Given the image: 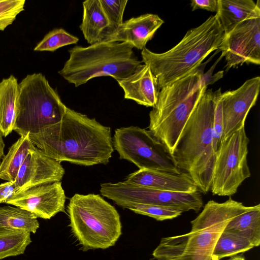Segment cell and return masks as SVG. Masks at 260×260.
<instances>
[{
	"label": "cell",
	"mask_w": 260,
	"mask_h": 260,
	"mask_svg": "<svg viewBox=\"0 0 260 260\" xmlns=\"http://www.w3.org/2000/svg\"><path fill=\"white\" fill-rule=\"evenodd\" d=\"M101 194L123 208L129 209L137 204H151L176 208L182 212L198 213L203 206L199 191L184 193L153 189L124 181L101 184Z\"/></svg>",
	"instance_id": "obj_11"
},
{
	"label": "cell",
	"mask_w": 260,
	"mask_h": 260,
	"mask_svg": "<svg viewBox=\"0 0 260 260\" xmlns=\"http://www.w3.org/2000/svg\"><path fill=\"white\" fill-rule=\"evenodd\" d=\"M15 181L0 184V203H6L15 192Z\"/></svg>",
	"instance_id": "obj_33"
},
{
	"label": "cell",
	"mask_w": 260,
	"mask_h": 260,
	"mask_svg": "<svg viewBox=\"0 0 260 260\" xmlns=\"http://www.w3.org/2000/svg\"><path fill=\"white\" fill-rule=\"evenodd\" d=\"M164 23V21L154 14L133 17L123 21L104 41L126 42L142 50Z\"/></svg>",
	"instance_id": "obj_17"
},
{
	"label": "cell",
	"mask_w": 260,
	"mask_h": 260,
	"mask_svg": "<svg viewBox=\"0 0 260 260\" xmlns=\"http://www.w3.org/2000/svg\"><path fill=\"white\" fill-rule=\"evenodd\" d=\"M83 16L80 28L90 45L102 42L110 34L109 20L100 0L83 2Z\"/></svg>",
	"instance_id": "obj_19"
},
{
	"label": "cell",
	"mask_w": 260,
	"mask_h": 260,
	"mask_svg": "<svg viewBox=\"0 0 260 260\" xmlns=\"http://www.w3.org/2000/svg\"><path fill=\"white\" fill-rule=\"evenodd\" d=\"M222 56H220L216 62L213 65L212 67L209 70V71L206 73L203 74L202 79L204 85L207 87L208 85L213 84L215 82L217 81L219 79L222 78L223 76V71H220L216 73L214 75L211 77L212 72L216 66L218 60L222 58Z\"/></svg>",
	"instance_id": "obj_34"
},
{
	"label": "cell",
	"mask_w": 260,
	"mask_h": 260,
	"mask_svg": "<svg viewBox=\"0 0 260 260\" xmlns=\"http://www.w3.org/2000/svg\"><path fill=\"white\" fill-rule=\"evenodd\" d=\"M224 34L216 14L211 15L199 26L188 30L178 44L165 52L155 53L144 48L142 62L149 66L159 90L198 68L218 49Z\"/></svg>",
	"instance_id": "obj_4"
},
{
	"label": "cell",
	"mask_w": 260,
	"mask_h": 260,
	"mask_svg": "<svg viewBox=\"0 0 260 260\" xmlns=\"http://www.w3.org/2000/svg\"><path fill=\"white\" fill-rule=\"evenodd\" d=\"M260 88V77L247 80L239 88L221 93L223 121V140L245 126L250 109L257 99Z\"/></svg>",
	"instance_id": "obj_14"
},
{
	"label": "cell",
	"mask_w": 260,
	"mask_h": 260,
	"mask_svg": "<svg viewBox=\"0 0 260 260\" xmlns=\"http://www.w3.org/2000/svg\"><path fill=\"white\" fill-rule=\"evenodd\" d=\"M28 136L44 155L60 162L106 165L114 150L110 127L69 108L60 122Z\"/></svg>",
	"instance_id": "obj_1"
},
{
	"label": "cell",
	"mask_w": 260,
	"mask_h": 260,
	"mask_svg": "<svg viewBox=\"0 0 260 260\" xmlns=\"http://www.w3.org/2000/svg\"><path fill=\"white\" fill-rule=\"evenodd\" d=\"M67 107L42 73L27 75L19 83L13 130L20 136L60 122Z\"/></svg>",
	"instance_id": "obj_8"
},
{
	"label": "cell",
	"mask_w": 260,
	"mask_h": 260,
	"mask_svg": "<svg viewBox=\"0 0 260 260\" xmlns=\"http://www.w3.org/2000/svg\"><path fill=\"white\" fill-rule=\"evenodd\" d=\"M67 212L69 226L84 251L112 247L122 234L120 215L99 194H75Z\"/></svg>",
	"instance_id": "obj_7"
},
{
	"label": "cell",
	"mask_w": 260,
	"mask_h": 260,
	"mask_svg": "<svg viewBox=\"0 0 260 260\" xmlns=\"http://www.w3.org/2000/svg\"><path fill=\"white\" fill-rule=\"evenodd\" d=\"M65 170L60 162L44 155L34 145L21 166L15 180V192L61 181Z\"/></svg>",
	"instance_id": "obj_15"
},
{
	"label": "cell",
	"mask_w": 260,
	"mask_h": 260,
	"mask_svg": "<svg viewBox=\"0 0 260 260\" xmlns=\"http://www.w3.org/2000/svg\"><path fill=\"white\" fill-rule=\"evenodd\" d=\"M28 135L21 136L4 156L0 164V179L8 181L15 180L29 150L34 145Z\"/></svg>",
	"instance_id": "obj_22"
},
{
	"label": "cell",
	"mask_w": 260,
	"mask_h": 260,
	"mask_svg": "<svg viewBox=\"0 0 260 260\" xmlns=\"http://www.w3.org/2000/svg\"><path fill=\"white\" fill-rule=\"evenodd\" d=\"M18 93V80L13 75L0 82V132L5 137L13 130Z\"/></svg>",
	"instance_id": "obj_21"
},
{
	"label": "cell",
	"mask_w": 260,
	"mask_h": 260,
	"mask_svg": "<svg viewBox=\"0 0 260 260\" xmlns=\"http://www.w3.org/2000/svg\"><path fill=\"white\" fill-rule=\"evenodd\" d=\"M253 206H245L231 197L223 203L210 200L191 221L189 233L161 238L152 255L156 260H212L215 246L228 223Z\"/></svg>",
	"instance_id": "obj_2"
},
{
	"label": "cell",
	"mask_w": 260,
	"mask_h": 260,
	"mask_svg": "<svg viewBox=\"0 0 260 260\" xmlns=\"http://www.w3.org/2000/svg\"><path fill=\"white\" fill-rule=\"evenodd\" d=\"M37 217L19 207H0V228L35 234L39 228Z\"/></svg>",
	"instance_id": "obj_24"
},
{
	"label": "cell",
	"mask_w": 260,
	"mask_h": 260,
	"mask_svg": "<svg viewBox=\"0 0 260 260\" xmlns=\"http://www.w3.org/2000/svg\"><path fill=\"white\" fill-rule=\"evenodd\" d=\"M25 0H0V30L12 24L24 10Z\"/></svg>",
	"instance_id": "obj_30"
},
{
	"label": "cell",
	"mask_w": 260,
	"mask_h": 260,
	"mask_svg": "<svg viewBox=\"0 0 260 260\" xmlns=\"http://www.w3.org/2000/svg\"><path fill=\"white\" fill-rule=\"evenodd\" d=\"M78 41V38L69 34L64 29L55 28L44 36L34 50L54 52L62 47L76 44Z\"/></svg>",
	"instance_id": "obj_27"
},
{
	"label": "cell",
	"mask_w": 260,
	"mask_h": 260,
	"mask_svg": "<svg viewBox=\"0 0 260 260\" xmlns=\"http://www.w3.org/2000/svg\"><path fill=\"white\" fill-rule=\"evenodd\" d=\"M221 93L220 88L213 92L214 114L212 133V148L215 155L219 149L223 137Z\"/></svg>",
	"instance_id": "obj_28"
},
{
	"label": "cell",
	"mask_w": 260,
	"mask_h": 260,
	"mask_svg": "<svg viewBox=\"0 0 260 260\" xmlns=\"http://www.w3.org/2000/svg\"><path fill=\"white\" fill-rule=\"evenodd\" d=\"M213 91L206 89L192 111L172 155L177 168L190 174L198 190H210L216 155L212 148Z\"/></svg>",
	"instance_id": "obj_3"
},
{
	"label": "cell",
	"mask_w": 260,
	"mask_h": 260,
	"mask_svg": "<svg viewBox=\"0 0 260 260\" xmlns=\"http://www.w3.org/2000/svg\"><path fill=\"white\" fill-rule=\"evenodd\" d=\"M100 1L109 20L111 34L123 23V16L128 1L100 0Z\"/></svg>",
	"instance_id": "obj_31"
},
{
	"label": "cell",
	"mask_w": 260,
	"mask_h": 260,
	"mask_svg": "<svg viewBox=\"0 0 260 260\" xmlns=\"http://www.w3.org/2000/svg\"><path fill=\"white\" fill-rule=\"evenodd\" d=\"M4 148L5 143L3 141L2 134L0 132V159L4 155Z\"/></svg>",
	"instance_id": "obj_35"
},
{
	"label": "cell",
	"mask_w": 260,
	"mask_h": 260,
	"mask_svg": "<svg viewBox=\"0 0 260 260\" xmlns=\"http://www.w3.org/2000/svg\"><path fill=\"white\" fill-rule=\"evenodd\" d=\"M117 82L123 90L124 99L146 107L155 105L159 90L148 64L141 65L133 74Z\"/></svg>",
	"instance_id": "obj_18"
},
{
	"label": "cell",
	"mask_w": 260,
	"mask_h": 260,
	"mask_svg": "<svg viewBox=\"0 0 260 260\" xmlns=\"http://www.w3.org/2000/svg\"><path fill=\"white\" fill-rule=\"evenodd\" d=\"M224 231L238 234L249 240L254 247L260 244V204L234 218Z\"/></svg>",
	"instance_id": "obj_23"
},
{
	"label": "cell",
	"mask_w": 260,
	"mask_h": 260,
	"mask_svg": "<svg viewBox=\"0 0 260 260\" xmlns=\"http://www.w3.org/2000/svg\"><path fill=\"white\" fill-rule=\"evenodd\" d=\"M226 71L243 63L260 64V17L241 22L227 30L218 48Z\"/></svg>",
	"instance_id": "obj_12"
},
{
	"label": "cell",
	"mask_w": 260,
	"mask_h": 260,
	"mask_svg": "<svg viewBox=\"0 0 260 260\" xmlns=\"http://www.w3.org/2000/svg\"><path fill=\"white\" fill-rule=\"evenodd\" d=\"M249 142L245 126L222 140L212 172L210 190L213 195L231 197L251 176L247 158Z\"/></svg>",
	"instance_id": "obj_10"
},
{
	"label": "cell",
	"mask_w": 260,
	"mask_h": 260,
	"mask_svg": "<svg viewBox=\"0 0 260 260\" xmlns=\"http://www.w3.org/2000/svg\"><path fill=\"white\" fill-rule=\"evenodd\" d=\"M66 199L61 182L58 181L14 193L6 203L25 209L37 218L49 219L64 212Z\"/></svg>",
	"instance_id": "obj_13"
},
{
	"label": "cell",
	"mask_w": 260,
	"mask_h": 260,
	"mask_svg": "<svg viewBox=\"0 0 260 260\" xmlns=\"http://www.w3.org/2000/svg\"><path fill=\"white\" fill-rule=\"evenodd\" d=\"M31 242L28 232L0 228V260L23 254Z\"/></svg>",
	"instance_id": "obj_26"
},
{
	"label": "cell",
	"mask_w": 260,
	"mask_h": 260,
	"mask_svg": "<svg viewBox=\"0 0 260 260\" xmlns=\"http://www.w3.org/2000/svg\"><path fill=\"white\" fill-rule=\"evenodd\" d=\"M129 210L158 221L172 219L181 215V211L174 208L151 204H137Z\"/></svg>",
	"instance_id": "obj_29"
},
{
	"label": "cell",
	"mask_w": 260,
	"mask_h": 260,
	"mask_svg": "<svg viewBox=\"0 0 260 260\" xmlns=\"http://www.w3.org/2000/svg\"><path fill=\"white\" fill-rule=\"evenodd\" d=\"M190 6L192 11L202 9L216 12L217 0H192L190 2Z\"/></svg>",
	"instance_id": "obj_32"
},
{
	"label": "cell",
	"mask_w": 260,
	"mask_h": 260,
	"mask_svg": "<svg viewBox=\"0 0 260 260\" xmlns=\"http://www.w3.org/2000/svg\"><path fill=\"white\" fill-rule=\"evenodd\" d=\"M124 182L153 189L184 193L199 191L189 174L139 169L131 173Z\"/></svg>",
	"instance_id": "obj_16"
},
{
	"label": "cell",
	"mask_w": 260,
	"mask_h": 260,
	"mask_svg": "<svg viewBox=\"0 0 260 260\" xmlns=\"http://www.w3.org/2000/svg\"><path fill=\"white\" fill-rule=\"evenodd\" d=\"M254 247L247 238L231 232L223 230L215 246L212 260H220L245 252Z\"/></svg>",
	"instance_id": "obj_25"
},
{
	"label": "cell",
	"mask_w": 260,
	"mask_h": 260,
	"mask_svg": "<svg viewBox=\"0 0 260 260\" xmlns=\"http://www.w3.org/2000/svg\"><path fill=\"white\" fill-rule=\"evenodd\" d=\"M133 47L126 42L102 41L87 47L75 46L58 74L78 87L94 78L110 76L123 79L142 65Z\"/></svg>",
	"instance_id": "obj_6"
},
{
	"label": "cell",
	"mask_w": 260,
	"mask_h": 260,
	"mask_svg": "<svg viewBox=\"0 0 260 260\" xmlns=\"http://www.w3.org/2000/svg\"><path fill=\"white\" fill-rule=\"evenodd\" d=\"M112 140L119 158L139 169L181 172L172 155L150 130L134 126L120 127L115 129Z\"/></svg>",
	"instance_id": "obj_9"
},
{
	"label": "cell",
	"mask_w": 260,
	"mask_h": 260,
	"mask_svg": "<svg viewBox=\"0 0 260 260\" xmlns=\"http://www.w3.org/2000/svg\"><path fill=\"white\" fill-rule=\"evenodd\" d=\"M227 260H246L245 257L242 254H236L230 257Z\"/></svg>",
	"instance_id": "obj_36"
},
{
	"label": "cell",
	"mask_w": 260,
	"mask_h": 260,
	"mask_svg": "<svg viewBox=\"0 0 260 260\" xmlns=\"http://www.w3.org/2000/svg\"><path fill=\"white\" fill-rule=\"evenodd\" d=\"M198 68L163 87L149 113L150 130L172 155L183 128L201 96L207 89Z\"/></svg>",
	"instance_id": "obj_5"
},
{
	"label": "cell",
	"mask_w": 260,
	"mask_h": 260,
	"mask_svg": "<svg viewBox=\"0 0 260 260\" xmlns=\"http://www.w3.org/2000/svg\"><path fill=\"white\" fill-rule=\"evenodd\" d=\"M216 15L224 32L245 20L260 17V2L217 0Z\"/></svg>",
	"instance_id": "obj_20"
}]
</instances>
